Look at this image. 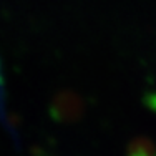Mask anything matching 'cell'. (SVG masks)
I'll list each match as a JSON object with an SVG mask.
<instances>
[{
    "mask_svg": "<svg viewBox=\"0 0 156 156\" xmlns=\"http://www.w3.org/2000/svg\"><path fill=\"white\" fill-rule=\"evenodd\" d=\"M128 156H156V146L148 138H136L129 144Z\"/></svg>",
    "mask_w": 156,
    "mask_h": 156,
    "instance_id": "1",
    "label": "cell"
}]
</instances>
